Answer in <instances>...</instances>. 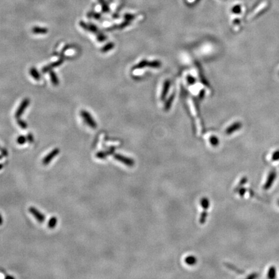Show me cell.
Instances as JSON below:
<instances>
[{
    "instance_id": "11",
    "label": "cell",
    "mask_w": 279,
    "mask_h": 279,
    "mask_svg": "<svg viewBox=\"0 0 279 279\" xmlns=\"http://www.w3.org/2000/svg\"><path fill=\"white\" fill-rule=\"evenodd\" d=\"M29 73L30 76L36 80H40V74L39 72L38 71V70L36 69H35L34 67L31 68L29 71Z\"/></svg>"
},
{
    "instance_id": "28",
    "label": "cell",
    "mask_w": 279,
    "mask_h": 279,
    "mask_svg": "<svg viewBox=\"0 0 279 279\" xmlns=\"http://www.w3.org/2000/svg\"><path fill=\"white\" fill-rule=\"evenodd\" d=\"M27 140L29 141V143H33L34 142V137H33V134H30V133H29V134L27 135Z\"/></svg>"
},
{
    "instance_id": "9",
    "label": "cell",
    "mask_w": 279,
    "mask_h": 279,
    "mask_svg": "<svg viewBox=\"0 0 279 279\" xmlns=\"http://www.w3.org/2000/svg\"><path fill=\"white\" fill-rule=\"evenodd\" d=\"M49 74H50V78H51V80L52 84H53L55 86L58 85H59V80L58 78L57 75L56 74V73L54 71H50Z\"/></svg>"
},
{
    "instance_id": "32",
    "label": "cell",
    "mask_w": 279,
    "mask_h": 279,
    "mask_svg": "<svg viewBox=\"0 0 279 279\" xmlns=\"http://www.w3.org/2000/svg\"><path fill=\"white\" fill-rule=\"evenodd\" d=\"M3 224V218L1 217V215H0V225H1Z\"/></svg>"
},
{
    "instance_id": "13",
    "label": "cell",
    "mask_w": 279,
    "mask_h": 279,
    "mask_svg": "<svg viewBox=\"0 0 279 279\" xmlns=\"http://www.w3.org/2000/svg\"><path fill=\"white\" fill-rule=\"evenodd\" d=\"M33 32L34 34H46L48 32V30L45 28L35 27L33 29Z\"/></svg>"
},
{
    "instance_id": "22",
    "label": "cell",
    "mask_w": 279,
    "mask_h": 279,
    "mask_svg": "<svg viewBox=\"0 0 279 279\" xmlns=\"http://www.w3.org/2000/svg\"><path fill=\"white\" fill-rule=\"evenodd\" d=\"M271 159L273 161H278V160H279V150L276 151L273 153Z\"/></svg>"
},
{
    "instance_id": "18",
    "label": "cell",
    "mask_w": 279,
    "mask_h": 279,
    "mask_svg": "<svg viewBox=\"0 0 279 279\" xmlns=\"http://www.w3.org/2000/svg\"><path fill=\"white\" fill-rule=\"evenodd\" d=\"M17 123L18 124L19 126L23 129H25L27 127V124L26 122L24 121L23 120L20 119V118H17Z\"/></svg>"
},
{
    "instance_id": "2",
    "label": "cell",
    "mask_w": 279,
    "mask_h": 279,
    "mask_svg": "<svg viewBox=\"0 0 279 279\" xmlns=\"http://www.w3.org/2000/svg\"><path fill=\"white\" fill-rule=\"evenodd\" d=\"M29 103H30V100L28 98H25L22 101V102L21 103L19 107L17 108V109L15 114V117L17 118V119L22 116V115L23 114L24 111H25V110L27 109V107L29 106Z\"/></svg>"
},
{
    "instance_id": "8",
    "label": "cell",
    "mask_w": 279,
    "mask_h": 279,
    "mask_svg": "<svg viewBox=\"0 0 279 279\" xmlns=\"http://www.w3.org/2000/svg\"><path fill=\"white\" fill-rule=\"evenodd\" d=\"M63 61H64V60L63 59H60V60L55 61L52 64H50L49 65H48L47 66H45L42 69V71L43 73H46L48 71H51L52 69H53L56 67H58V66L60 65L61 64H63Z\"/></svg>"
},
{
    "instance_id": "1",
    "label": "cell",
    "mask_w": 279,
    "mask_h": 279,
    "mask_svg": "<svg viewBox=\"0 0 279 279\" xmlns=\"http://www.w3.org/2000/svg\"><path fill=\"white\" fill-rule=\"evenodd\" d=\"M80 114H81V116L83 118V120H85L86 124L88 125L89 127L93 129H95L97 127V124L96 123V121L94 120L92 116H90L89 113H88L86 111L83 110L81 111Z\"/></svg>"
},
{
    "instance_id": "29",
    "label": "cell",
    "mask_w": 279,
    "mask_h": 279,
    "mask_svg": "<svg viewBox=\"0 0 279 279\" xmlns=\"http://www.w3.org/2000/svg\"><path fill=\"white\" fill-rule=\"evenodd\" d=\"M246 191V190L245 188H241V189H240L239 190V194H240V196L242 197L243 195H244V194H245Z\"/></svg>"
},
{
    "instance_id": "10",
    "label": "cell",
    "mask_w": 279,
    "mask_h": 279,
    "mask_svg": "<svg viewBox=\"0 0 279 279\" xmlns=\"http://www.w3.org/2000/svg\"><path fill=\"white\" fill-rule=\"evenodd\" d=\"M197 259L196 257L194 256H188L186 259H185V262H186L189 266H194V265L197 263Z\"/></svg>"
},
{
    "instance_id": "7",
    "label": "cell",
    "mask_w": 279,
    "mask_h": 279,
    "mask_svg": "<svg viewBox=\"0 0 279 279\" xmlns=\"http://www.w3.org/2000/svg\"><path fill=\"white\" fill-rule=\"evenodd\" d=\"M241 127H242V124L240 123V122H236V123H234L231 125H230V126L227 129L226 133L227 134L229 135L233 133V132H235V131L239 130Z\"/></svg>"
},
{
    "instance_id": "27",
    "label": "cell",
    "mask_w": 279,
    "mask_h": 279,
    "mask_svg": "<svg viewBox=\"0 0 279 279\" xmlns=\"http://www.w3.org/2000/svg\"><path fill=\"white\" fill-rule=\"evenodd\" d=\"M97 39L99 41H100V42H102V41L106 40V37L102 34H99L97 36Z\"/></svg>"
},
{
    "instance_id": "25",
    "label": "cell",
    "mask_w": 279,
    "mask_h": 279,
    "mask_svg": "<svg viewBox=\"0 0 279 279\" xmlns=\"http://www.w3.org/2000/svg\"><path fill=\"white\" fill-rule=\"evenodd\" d=\"M148 64H149V63L147 61H141L140 63L139 64H138L136 67H137V68H143V67H144L145 66L148 65Z\"/></svg>"
},
{
    "instance_id": "16",
    "label": "cell",
    "mask_w": 279,
    "mask_h": 279,
    "mask_svg": "<svg viewBox=\"0 0 279 279\" xmlns=\"http://www.w3.org/2000/svg\"><path fill=\"white\" fill-rule=\"evenodd\" d=\"M169 85H170V83H169V81H167L166 82H165L164 87H163V91H162V100L164 99L165 96H166L167 90H168V89H169Z\"/></svg>"
},
{
    "instance_id": "33",
    "label": "cell",
    "mask_w": 279,
    "mask_h": 279,
    "mask_svg": "<svg viewBox=\"0 0 279 279\" xmlns=\"http://www.w3.org/2000/svg\"><path fill=\"white\" fill-rule=\"evenodd\" d=\"M6 278H14V277H12L11 276H7L6 277Z\"/></svg>"
},
{
    "instance_id": "12",
    "label": "cell",
    "mask_w": 279,
    "mask_h": 279,
    "mask_svg": "<svg viewBox=\"0 0 279 279\" xmlns=\"http://www.w3.org/2000/svg\"><path fill=\"white\" fill-rule=\"evenodd\" d=\"M276 274H277V271H276V268L274 266H271L270 267V269L268 270L267 271V278H275L276 277Z\"/></svg>"
},
{
    "instance_id": "15",
    "label": "cell",
    "mask_w": 279,
    "mask_h": 279,
    "mask_svg": "<svg viewBox=\"0 0 279 279\" xmlns=\"http://www.w3.org/2000/svg\"><path fill=\"white\" fill-rule=\"evenodd\" d=\"M57 222H58V219L56 217H52L50 220H49V221H48V228H49L50 229H54L56 226L57 224Z\"/></svg>"
},
{
    "instance_id": "31",
    "label": "cell",
    "mask_w": 279,
    "mask_h": 279,
    "mask_svg": "<svg viewBox=\"0 0 279 279\" xmlns=\"http://www.w3.org/2000/svg\"><path fill=\"white\" fill-rule=\"evenodd\" d=\"M246 181H247L246 178H243V179L241 180V181H240V185H243V184H245L246 182Z\"/></svg>"
},
{
    "instance_id": "19",
    "label": "cell",
    "mask_w": 279,
    "mask_h": 279,
    "mask_svg": "<svg viewBox=\"0 0 279 279\" xmlns=\"http://www.w3.org/2000/svg\"><path fill=\"white\" fill-rule=\"evenodd\" d=\"M113 47H114V45H113V43H109L108 44H107L106 46L103 47L102 48V52H107V51H109L111 49H112V48H113Z\"/></svg>"
},
{
    "instance_id": "17",
    "label": "cell",
    "mask_w": 279,
    "mask_h": 279,
    "mask_svg": "<svg viewBox=\"0 0 279 279\" xmlns=\"http://www.w3.org/2000/svg\"><path fill=\"white\" fill-rule=\"evenodd\" d=\"M207 217V213L204 211L201 214L200 216V223L201 224H204V223L206 221V219Z\"/></svg>"
},
{
    "instance_id": "14",
    "label": "cell",
    "mask_w": 279,
    "mask_h": 279,
    "mask_svg": "<svg viewBox=\"0 0 279 279\" xmlns=\"http://www.w3.org/2000/svg\"><path fill=\"white\" fill-rule=\"evenodd\" d=\"M200 205L204 210H207V209L209 207V205H210L208 198H202V199L200 200Z\"/></svg>"
},
{
    "instance_id": "30",
    "label": "cell",
    "mask_w": 279,
    "mask_h": 279,
    "mask_svg": "<svg viewBox=\"0 0 279 279\" xmlns=\"http://www.w3.org/2000/svg\"><path fill=\"white\" fill-rule=\"evenodd\" d=\"M258 277V275L256 273H254V274H252L251 275H249V276L247 277V278H249V279H253V278H255Z\"/></svg>"
},
{
    "instance_id": "23",
    "label": "cell",
    "mask_w": 279,
    "mask_h": 279,
    "mask_svg": "<svg viewBox=\"0 0 279 279\" xmlns=\"http://www.w3.org/2000/svg\"><path fill=\"white\" fill-rule=\"evenodd\" d=\"M232 12L235 14H239L241 12V7L240 5H236L232 9Z\"/></svg>"
},
{
    "instance_id": "20",
    "label": "cell",
    "mask_w": 279,
    "mask_h": 279,
    "mask_svg": "<svg viewBox=\"0 0 279 279\" xmlns=\"http://www.w3.org/2000/svg\"><path fill=\"white\" fill-rule=\"evenodd\" d=\"M27 140V139L26 138V137L22 135L20 136V137H18V138H17V144L20 145H23L26 142Z\"/></svg>"
},
{
    "instance_id": "6",
    "label": "cell",
    "mask_w": 279,
    "mask_h": 279,
    "mask_svg": "<svg viewBox=\"0 0 279 279\" xmlns=\"http://www.w3.org/2000/svg\"><path fill=\"white\" fill-rule=\"evenodd\" d=\"M29 211L38 222L40 223H43L44 222L45 219L44 215L38 211L37 209H36L34 207H30L29 209Z\"/></svg>"
},
{
    "instance_id": "35",
    "label": "cell",
    "mask_w": 279,
    "mask_h": 279,
    "mask_svg": "<svg viewBox=\"0 0 279 279\" xmlns=\"http://www.w3.org/2000/svg\"><path fill=\"white\" fill-rule=\"evenodd\" d=\"M278 205H279V200H278Z\"/></svg>"
},
{
    "instance_id": "34",
    "label": "cell",
    "mask_w": 279,
    "mask_h": 279,
    "mask_svg": "<svg viewBox=\"0 0 279 279\" xmlns=\"http://www.w3.org/2000/svg\"><path fill=\"white\" fill-rule=\"evenodd\" d=\"M3 168V165L2 164H0V169H1Z\"/></svg>"
},
{
    "instance_id": "24",
    "label": "cell",
    "mask_w": 279,
    "mask_h": 279,
    "mask_svg": "<svg viewBox=\"0 0 279 279\" xmlns=\"http://www.w3.org/2000/svg\"><path fill=\"white\" fill-rule=\"evenodd\" d=\"M148 65L151 66V67H152L153 68H155V67H160V66L161 65V64H160V63L158 62V61H152V62L149 63Z\"/></svg>"
},
{
    "instance_id": "4",
    "label": "cell",
    "mask_w": 279,
    "mask_h": 279,
    "mask_svg": "<svg viewBox=\"0 0 279 279\" xmlns=\"http://www.w3.org/2000/svg\"><path fill=\"white\" fill-rule=\"evenodd\" d=\"M276 176H277V174L275 171H273L270 172L269 175H268L267 176L266 182L264 186V189L265 190H267L270 189L272 186V185H273V184L274 183L275 179H276Z\"/></svg>"
},
{
    "instance_id": "26",
    "label": "cell",
    "mask_w": 279,
    "mask_h": 279,
    "mask_svg": "<svg viewBox=\"0 0 279 279\" xmlns=\"http://www.w3.org/2000/svg\"><path fill=\"white\" fill-rule=\"evenodd\" d=\"M173 98H174V96L173 95V96H172L168 100V101H167V103H166V107H165L166 110H168V109H169V108L170 107L171 105V103H172L173 100Z\"/></svg>"
},
{
    "instance_id": "3",
    "label": "cell",
    "mask_w": 279,
    "mask_h": 279,
    "mask_svg": "<svg viewBox=\"0 0 279 279\" xmlns=\"http://www.w3.org/2000/svg\"><path fill=\"white\" fill-rule=\"evenodd\" d=\"M114 158L117 160L118 161H119L121 163H124L125 165H126L128 167H132L134 165V161L132 159H131L129 158H127V157H125L122 156L121 155H115L114 156Z\"/></svg>"
},
{
    "instance_id": "21",
    "label": "cell",
    "mask_w": 279,
    "mask_h": 279,
    "mask_svg": "<svg viewBox=\"0 0 279 279\" xmlns=\"http://www.w3.org/2000/svg\"><path fill=\"white\" fill-rule=\"evenodd\" d=\"M210 143L213 146H217L219 144V140L218 138L216 137H212L210 138Z\"/></svg>"
},
{
    "instance_id": "5",
    "label": "cell",
    "mask_w": 279,
    "mask_h": 279,
    "mask_svg": "<svg viewBox=\"0 0 279 279\" xmlns=\"http://www.w3.org/2000/svg\"><path fill=\"white\" fill-rule=\"evenodd\" d=\"M59 153H60V149L58 148H56L52 150L51 152L48 153V154L43 158V164L45 166L48 164V163L52 161V160L59 154Z\"/></svg>"
}]
</instances>
